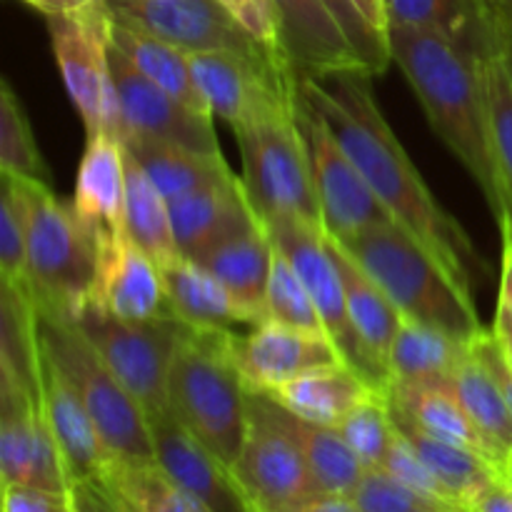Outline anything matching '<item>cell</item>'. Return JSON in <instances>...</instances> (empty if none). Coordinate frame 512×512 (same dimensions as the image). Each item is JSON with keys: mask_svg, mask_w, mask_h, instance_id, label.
<instances>
[{"mask_svg": "<svg viewBox=\"0 0 512 512\" xmlns=\"http://www.w3.org/2000/svg\"><path fill=\"white\" fill-rule=\"evenodd\" d=\"M493 330H495V328H493ZM495 333H498V338L503 340L505 348H508L510 353H512V330H495Z\"/></svg>", "mask_w": 512, "mask_h": 512, "instance_id": "6f0895ef", "label": "cell"}, {"mask_svg": "<svg viewBox=\"0 0 512 512\" xmlns=\"http://www.w3.org/2000/svg\"><path fill=\"white\" fill-rule=\"evenodd\" d=\"M80 512H83V510H80Z\"/></svg>", "mask_w": 512, "mask_h": 512, "instance_id": "be15d7a7", "label": "cell"}, {"mask_svg": "<svg viewBox=\"0 0 512 512\" xmlns=\"http://www.w3.org/2000/svg\"><path fill=\"white\" fill-rule=\"evenodd\" d=\"M280 512H360L355 508L353 498L350 495H338V493H313L308 498H303L300 503L290 505V508Z\"/></svg>", "mask_w": 512, "mask_h": 512, "instance_id": "f907efd6", "label": "cell"}, {"mask_svg": "<svg viewBox=\"0 0 512 512\" xmlns=\"http://www.w3.org/2000/svg\"><path fill=\"white\" fill-rule=\"evenodd\" d=\"M40 403L45 418L55 435L65 470L73 483V493L85 485L98 483L110 463V455L100 440L98 428L90 418L80 395L65 378L63 370L50 363L43 353V375H40Z\"/></svg>", "mask_w": 512, "mask_h": 512, "instance_id": "44dd1931", "label": "cell"}, {"mask_svg": "<svg viewBox=\"0 0 512 512\" xmlns=\"http://www.w3.org/2000/svg\"><path fill=\"white\" fill-rule=\"evenodd\" d=\"M340 245L373 275L403 318L435 325L468 343L485 330L473 295L460 290L438 260L400 225H378Z\"/></svg>", "mask_w": 512, "mask_h": 512, "instance_id": "277c9868", "label": "cell"}, {"mask_svg": "<svg viewBox=\"0 0 512 512\" xmlns=\"http://www.w3.org/2000/svg\"><path fill=\"white\" fill-rule=\"evenodd\" d=\"M155 463L213 512H250L235 475L175 418L173 410L148 418Z\"/></svg>", "mask_w": 512, "mask_h": 512, "instance_id": "e0dca14e", "label": "cell"}, {"mask_svg": "<svg viewBox=\"0 0 512 512\" xmlns=\"http://www.w3.org/2000/svg\"><path fill=\"white\" fill-rule=\"evenodd\" d=\"M238 333L185 330L170 365L168 398L175 418L235 473L250 423V390L233 355Z\"/></svg>", "mask_w": 512, "mask_h": 512, "instance_id": "3957f363", "label": "cell"}, {"mask_svg": "<svg viewBox=\"0 0 512 512\" xmlns=\"http://www.w3.org/2000/svg\"><path fill=\"white\" fill-rule=\"evenodd\" d=\"M468 512H512V485L505 480L493 483L468 505Z\"/></svg>", "mask_w": 512, "mask_h": 512, "instance_id": "f5cc1de1", "label": "cell"}, {"mask_svg": "<svg viewBox=\"0 0 512 512\" xmlns=\"http://www.w3.org/2000/svg\"><path fill=\"white\" fill-rule=\"evenodd\" d=\"M390 413H393V423L398 428V433L413 445L420 460L433 470L435 478L445 485V490L453 495V500L463 508V512H468V505L483 490H488L490 485L503 480L498 470H495V465L490 460H485L483 455L473 453L468 448H460V445L445 443V440L425 433L408 415L400 413L393 403H390Z\"/></svg>", "mask_w": 512, "mask_h": 512, "instance_id": "83f0119b", "label": "cell"}, {"mask_svg": "<svg viewBox=\"0 0 512 512\" xmlns=\"http://www.w3.org/2000/svg\"><path fill=\"white\" fill-rule=\"evenodd\" d=\"M385 5H388V0H385Z\"/></svg>", "mask_w": 512, "mask_h": 512, "instance_id": "94428289", "label": "cell"}, {"mask_svg": "<svg viewBox=\"0 0 512 512\" xmlns=\"http://www.w3.org/2000/svg\"><path fill=\"white\" fill-rule=\"evenodd\" d=\"M388 398L400 413L408 415L418 428L445 443L460 445L473 453L483 455L495 465L490 445L478 433L470 420L453 380H433V383H393ZM498 470V468H495Z\"/></svg>", "mask_w": 512, "mask_h": 512, "instance_id": "d4e9b609", "label": "cell"}, {"mask_svg": "<svg viewBox=\"0 0 512 512\" xmlns=\"http://www.w3.org/2000/svg\"><path fill=\"white\" fill-rule=\"evenodd\" d=\"M78 510H80V508H78Z\"/></svg>", "mask_w": 512, "mask_h": 512, "instance_id": "e7e4bbea", "label": "cell"}, {"mask_svg": "<svg viewBox=\"0 0 512 512\" xmlns=\"http://www.w3.org/2000/svg\"><path fill=\"white\" fill-rule=\"evenodd\" d=\"M28 8L38 10L40 15L50 18V15H68V13H80V10L90 8V5H98L103 0H20Z\"/></svg>", "mask_w": 512, "mask_h": 512, "instance_id": "db71d44e", "label": "cell"}, {"mask_svg": "<svg viewBox=\"0 0 512 512\" xmlns=\"http://www.w3.org/2000/svg\"><path fill=\"white\" fill-rule=\"evenodd\" d=\"M478 55L495 155L512 203V30L500 20L498 10H495L493 35Z\"/></svg>", "mask_w": 512, "mask_h": 512, "instance_id": "d590c367", "label": "cell"}, {"mask_svg": "<svg viewBox=\"0 0 512 512\" xmlns=\"http://www.w3.org/2000/svg\"><path fill=\"white\" fill-rule=\"evenodd\" d=\"M273 245L290 260L298 278L308 288L320 320L325 325V333L338 348L340 360L355 370L370 388L388 393L393 378L383 365L373 360L363 340L358 338L350 320L348 300H345L343 275L330 250L328 235L323 225L305 223L298 218H280L273 223H265Z\"/></svg>", "mask_w": 512, "mask_h": 512, "instance_id": "9c48e42d", "label": "cell"}, {"mask_svg": "<svg viewBox=\"0 0 512 512\" xmlns=\"http://www.w3.org/2000/svg\"><path fill=\"white\" fill-rule=\"evenodd\" d=\"M508 235H512V233H508Z\"/></svg>", "mask_w": 512, "mask_h": 512, "instance_id": "6125c7cd", "label": "cell"}, {"mask_svg": "<svg viewBox=\"0 0 512 512\" xmlns=\"http://www.w3.org/2000/svg\"><path fill=\"white\" fill-rule=\"evenodd\" d=\"M470 348L473 343L455 338L448 330L403 318L388 358L393 383L453 380L455 370L470 355Z\"/></svg>", "mask_w": 512, "mask_h": 512, "instance_id": "f1b7e54d", "label": "cell"}, {"mask_svg": "<svg viewBox=\"0 0 512 512\" xmlns=\"http://www.w3.org/2000/svg\"><path fill=\"white\" fill-rule=\"evenodd\" d=\"M473 350L478 353V358L488 365L493 378L498 380L500 390H503L505 400H508L512 410V363L508 358V350H505L503 340L498 338V333H495L493 328H485L483 333L473 340Z\"/></svg>", "mask_w": 512, "mask_h": 512, "instance_id": "c3c4849f", "label": "cell"}, {"mask_svg": "<svg viewBox=\"0 0 512 512\" xmlns=\"http://www.w3.org/2000/svg\"><path fill=\"white\" fill-rule=\"evenodd\" d=\"M190 68L213 118L225 120L233 130L298 113L300 75L285 60L208 50L190 53Z\"/></svg>", "mask_w": 512, "mask_h": 512, "instance_id": "30bf717a", "label": "cell"}, {"mask_svg": "<svg viewBox=\"0 0 512 512\" xmlns=\"http://www.w3.org/2000/svg\"><path fill=\"white\" fill-rule=\"evenodd\" d=\"M495 330H512V235H503V265H500V293L495 310Z\"/></svg>", "mask_w": 512, "mask_h": 512, "instance_id": "681fc988", "label": "cell"}, {"mask_svg": "<svg viewBox=\"0 0 512 512\" xmlns=\"http://www.w3.org/2000/svg\"><path fill=\"white\" fill-rule=\"evenodd\" d=\"M170 308L175 318L198 330L238 333L240 328H255L265 323V315L235 298L205 265L188 255H175L160 265Z\"/></svg>", "mask_w": 512, "mask_h": 512, "instance_id": "7402d4cb", "label": "cell"}, {"mask_svg": "<svg viewBox=\"0 0 512 512\" xmlns=\"http://www.w3.org/2000/svg\"><path fill=\"white\" fill-rule=\"evenodd\" d=\"M218 3L223 5L245 30H248L270 55L288 60L283 48V38H280V20L275 0H218Z\"/></svg>", "mask_w": 512, "mask_h": 512, "instance_id": "bcb514c9", "label": "cell"}, {"mask_svg": "<svg viewBox=\"0 0 512 512\" xmlns=\"http://www.w3.org/2000/svg\"><path fill=\"white\" fill-rule=\"evenodd\" d=\"M28 193V290L35 308L75 318L98 278L100 245L73 203L55 198L48 183L25 180Z\"/></svg>", "mask_w": 512, "mask_h": 512, "instance_id": "5b68a950", "label": "cell"}, {"mask_svg": "<svg viewBox=\"0 0 512 512\" xmlns=\"http://www.w3.org/2000/svg\"><path fill=\"white\" fill-rule=\"evenodd\" d=\"M350 498L360 512H460L443 500L428 498L400 483L383 468H365Z\"/></svg>", "mask_w": 512, "mask_h": 512, "instance_id": "7bdbcfd3", "label": "cell"}, {"mask_svg": "<svg viewBox=\"0 0 512 512\" xmlns=\"http://www.w3.org/2000/svg\"><path fill=\"white\" fill-rule=\"evenodd\" d=\"M333 18L338 20L343 33L348 35L350 45L358 50L363 63L368 65L370 75H383L388 65L393 63V53H390V40L388 35L378 33L368 20L363 18L353 0H323Z\"/></svg>", "mask_w": 512, "mask_h": 512, "instance_id": "ee69618b", "label": "cell"}, {"mask_svg": "<svg viewBox=\"0 0 512 512\" xmlns=\"http://www.w3.org/2000/svg\"><path fill=\"white\" fill-rule=\"evenodd\" d=\"M125 188H128V155L125 145L110 135L88 138L78 178L73 208L93 230L100 250L113 248L125 238Z\"/></svg>", "mask_w": 512, "mask_h": 512, "instance_id": "ffe728a7", "label": "cell"}, {"mask_svg": "<svg viewBox=\"0 0 512 512\" xmlns=\"http://www.w3.org/2000/svg\"><path fill=\"white\" fill-rule=\"evenodd\" d=\"M73 320L98 350L115 378L138 400L148 418L170 410L168 380L175 350L188 325L178 318L130 323L110 315L95 303H85Z\"/></svg>", "mask_w": 512, "mask_h": 512, "instance_id": "ba28073f", "label": "cell"}, {"mask_svg": "<svg viewBox=\"0 0 512 512\" xmlns=\"http://www.w3.org/2000/svg\"><path fill=\"white\" fill-rule=\"evenodd\" d=\"M110 70L123 105L125 130H128L125 140L155 138L198 153H223L213 128V115L190 108L168 90L155 85L115 48H110Z\"/></svg>", "mask_w": 512, "mask_h": 512, "instance_id": "9a60e30c", "label": "cell"}, {"mask_svg": "<svg viewBox=\"0 0 512 512\" xmlns=\"http://www.w3.org/2000/svg\"><path fill=\"white\" fill-rule=\"evenodd\" d=\"M275 8L285 55L300 78H328L338 73L370 75L368 65L350 45L348 35L323 0H275Z\"/></svg>", "mask_w": 512, "mask_h": 512, "instance_id": "d6986e66", "label": "cell"}, {"mask_svg": "<svg viewBox=\"0 0 512 512\" xmlns=\"http://www.w3.org/2000/svg\"><path fill=\"white\" fill-rule=\"evenodd\" d=\"M0 173L50 183V170L35 143L28 115L8 80H0Z\"/></svg>", "mask_w": 512, "mask_h": 512, "instance_id": "f35d334b", "label": "cell"}, {"mask_svg": "<svg viewBox=\"0 0 512 512\" xmlns=\"http://www.w3.org/2000/svg\"><path fill=\"white\" fill-rule=\"evenodd\" d=\"M43 353L63 370L65 378L88 408L110 460L150 463L155 460L153 435L145 410L105 365L98 350L85 340L78 325L60 315L38 310Z\"/></svg>", "mask_w": 512, "mask_h": 512, "instance_id": "8992f818", "label": "cell"}, {"mask_svg": "<svg viewBox=\"0 0 512 512\" xmlns=\"http://www.w3.org/2000/svg\"><path fill=\"white\" fill-rule=\"evenodd\" d=\"M495 10H498L500 20L512 30V0H493Z\"/></svg>", "mask_w": 512, "mask_h": 512, "instance_id": "9f6ffc18", "label": "cell"}, {"mask_svg": "<svg viewBox=\"0 0 512 512\" xmlns=\"http://www.w3.org/2000/svg\"><path fill=\"white\" fill-rule=\"evenodd\" d=\"M298 123L308 148L310 173H313L325 233L338 243H348L378 225L393 223L358 165L335 138L328 120L315 110L303 90H300Z\"/></svg>", "mask_w": 512, "mask_h": 512, "instance_id": "8fae6325", "label": "cell"}, {"mask_svg": "<svg viewBox=\"0 0 512 512\" xmlns=\"http://www.w3.org/2000/svg\"><path fill=\"white\" fill-rule=\"evenodd\" d=\"M75 503L83 512H135L123 500L100 488H78L75 490Z\"/></svg>", "mask_w": 512, "mask_h": 512, "instance_id": "816d5d0a", "label": "cell"}, {"mask_svg": "<svg viewBox=\"0 0 512 512\" xmlns=\"http://www.w3.org/2000/svg\"><path fill=\"white\" fill-rule=\"evenodd\" d=\"M505 483H510L512 485V465H510V468H508V473H505Z\"/></svg>", "mask_w": 512, "mask_h": 512, "instance_id": "680465c9", "label": "cell"}, {"mask_svg": "<svg viewBox=\"0 0 512 512\" xmlns=\"http://www.w3.org/2000/svg\"><path fill=\"white\" fill-rule=\"evenodd\" d=\"M233 475L250 512H280L315 493L303 450L268 395H250L248 435Z\"/></svg>", "mask_w": 512, "mask_h": 512, "instance_id": "7c38bea8", "label": "cell"}, {"mask_svg": "<svg viewBox=\"0 0 512 512\" xmlns=\"http://www.w3.org/2000/svg\"><path fill=\"white\" fill-rule=\"evenodd\" d=\"M300 90L328 120L335 138L358 165L393 223L413 235L460 290L473 295L478 273L488 278V260L478 253L468 230L435 200L433 190L405 153L375 100L370 75L300 78Z\"/></svg>", "mask_w": 512, "mask_h": 512, "instance_id": "6da1fadb", "label": "cell"}, {"mask_svg": "<svg viewBox=\"0 0 512 512\" xmlns=\"http://www.w3.org/2000/svg\"><path fill=\"white\" fill-rule=\"evenodd\" d=\"M55 65L65 90L78 110L88 138L103 128V100L113 88L110 70V25L113 18L103 3L80 13L45 18Z\"/></svg>", "mask_w": 512, "mask_h": 512, "instance_id": "4fadbf2b", "label": "cell"}, {"mask_svg": "<svg viewBox=\"0 0 512 512\" xmlns=\"http://www.w3.org/2000/svg\"><path fill=\"white\" fill-rule=\"evenodd\" d=\"M273 255V238L268 228L258 223L245 233L215 245L198 263L205 265L235 298L265 315V293H268Z\"/></svg>", "mask_w": 512, "mask_h": 512, "instance_id": "f546056e", "label": "cell"}, {"mask_svg": "<svg viewBox=\"0 0 512 512\" xmlns=\"http://www.w3.org/2000/svg\"><path fill=\"white\" fill-rule=\"evenodd\" d=\"M85 488L105 490L135 512H213L203 500L175 483L155 460L150 463L110 460L98 483Z\"/></svg>", "mask_w": 512, "mask_h": 512, "instance_id": "e575fe53", "label": "cell"}, {"mask_svg": "<svg viewBox=\"0 0 512 512\" xmlns=\"http://www.w3.org/2000/svg\"><path fill=\"white\" fill-rule=\"evenodd\" d=\"M373 390L350 365L333 363L308 370L263 395L295 418L335 428Z\"/></svg>", "mask_w": 512, "mask_h": 512, "instance_id": "cb8c5ba5", "label": "cell"}, {"mask_svg": "<svg viewBox=\"0 0 512 512\" xmlns=\"http://www.w3.org/2000/svg\"><path fill=\"white\" fill-rule=\"evenodd\" d=\"M3 512H80L75 495L33 485H3Z\"/></svg>", "mask_w": 512, "mask_h": 512, "instance_id": "7dc6e473", "label": "cell"}, {"mask_svg": "<svg viewBox=\"0 0 512 512\" xmlns=\"http://www.w3.org/2000/svg\"><path fill=\"white\" fill-rule=\"evenodd\" d=\"M390 25L435 30L480 53L495 30L493 0H388Z\"/></svg>", "mask_w": 512, "mask_h": 512, "instance_id": "d6a6232c", "label": "cell"}, {"mask_svg": "<svg viewBox=\"0 0 512 512\" xmlns=\"http://www.w3.org/2000/svg\"><path fill=\"white\" fill-rule=\"evenodd\" d=\"M110 43L145 78L153 80L155 85L168 90L170 95L183 100L190 108L200 110V113H210L208 100L203 98V93L195 85L188 50L178 48L168 40L155 38L150 33H143L138 28L118 23V20H113V25H110Z\"/></svg>", "mask_w": 512, "mask_h": 512, "instance_id": "4dcf8cb0", "label": "cell"}, {"mask_svg": "<svg viewBox=\"0 0 512 512\" xmlns=\"http://www.w3.org/2000/svg\"><path fill=\"white\" fill-rule=\"evenodd\" d=\"M265 315H268V320H275L280 325L310 330V333H325V325L320 320V313L315 308L313 298H310L308 288H305L290 260L278 248H275L268 293H265Z\"/></svg>", "mask_w": 512, "mask_h": 512, "instance_id": "b9f144b4", "label": "cell"}, {"mask_svg": "<svg viewBox=\"0 0 512 512\" xmlns=\"http://www.w3.org/2000/svg\"><path fill=\"white\" fill-rule=\"evenodd\" d=\"M0 278L28 288V193L10 173H0Z\"/></svg>", "mask_w": 512, "mask_h": 512, "instance_id": "ab89813d", "label": "cell"}, {"mask_svg": "<svg viewBox=\"0 0 512 512\" xmlns=\"http://www.w3.org/2000/svg\"><path fill=\"white\" fill-rule=\"evenodd\" d=\"M168 205L175 245L193 260L260 223L240 178L168 200Z\"/></svg>", "mask_w": 512, "mask_h": 512, "instance_id": "603a6c76", "label": "cell"}, {"mask_svg": "<svg viewBox=\"0 0 512 512\" xmlns=\"http://www.w3.org/2000/svg\"><path fill=\"white\" fill-rule=\"evenodd\" d=\"M388 40L393 63L418 95L435 135L475 180L500 235L512 233V203L495 155L480 55L413 25H390Z\"/></svg>", "mask_w": 512, "mask_h": 512, "instance_id": "7a4b0ae2", "label": "cell"}, {"mask_svg": "<svg viewBox=\"0 0 512 512\" xmlns=\"http://www.w3.org/2000/svg\"><path fill=\"white\" fill-rule=\"evenodd\" d=\"M328 235V233H325ZM330 250H333V258L338 263L340 275H343L345 285V300H348L350 320H353V328L358 333V338L363 340V345L368 348V353L373 355V360L378 365L388 368L390 348H393L395 333H398V325L403 320L400 310L395 308L393 300L385 295V290L375 283L373 275L338 243L328 235ZM393 378V375H390Z\"/></svg>", "mask_w": 512, "mask_h": 512, "instance_id": "4316f807", "label": "cell"}, {"mask_svg": "<svg viewBox=\"0 0 512 512\" xmlns=\"http://www.w3.org/2000/svg\"><path fill=\"white\" fill-rule=\"evenodd\" d=\"M88 303L130 323L175 318L160 265L128 235L113 248L100 250L98 278Z\"/></svg>", "mask_w": 512, "mask_h": 512, "instance_id": "ac0fdd59", "label": "cell"}, {"mask_svg": "<svg viewBox=\"0 0 512 512\" xmlns=\"http://www.w3.org/2000/svg\"><path fill=\"white\" fill-rule=\"evenodd\" d=\"M453 385L478 433L490 445L500 478H505L512 465V410L498 380L473 348L463 365L455 370Z\"/></svg>", "mask_w": 512, "mask_h": 512, "instance_id": "1f68e13d", "label": "cell"}, {"mask_svg": "<svg viewBox=\"0 0 512 512\" xmlns=\"http://www.w3.org/2000/svg\"><path fill=\"white\" fill-rule=\"evenodd\" d=\"M353 3L378 33L388 35V5H385V0H353Z\"/></svg>", "mask_w": 512, "mask_h": 512, "instance_id": "11a10c76", "label": "cell"}, {"mask_svg": "<svg viewBox=\"0 0 512 512\" xmlns=\"http://www.w3.org/2000/svg\"><path fill=\"white\" fill-rule=\"evenodd\" d=\"M233 355L250 393H268L320 365L343 363L325 333L290 328L275 320L235 335Z\"/></svg>", "mask_w": 512, "mask_h": 512, "instance_id": "2e32d148", "label": "cell"}, {"mask_svg": "<svg viewBox=\"0 0 512 512\" xmlns=\"http://www.w3.org/2000/svg\"><path fill=\"white\" fill-rule=\"evenodd\" d=\"M233 133L243 158L240 180L260 223L298 218L323 225L298 113L255 120Z\"/></svg>", "mask_w": 512, "mask_h": 512, "instance_id": "52a82bcc", "label": "cell"}, {"mask_svg": "<svg viewBox=\"0 0 512 512\" xmlns=\"http://www.w3.org/2000/svg\"><path fill=\"white\" fill-rule=\"evenodd\" d=\"M335 428L365 468H380L395 435L388 393H368Z\"/></svg>", "mask_w": 512, "mask_h": 512, "instance_id": "60d3db41", "label": "cell"}, {"mask_svg": "<svg viewBox=\"0 0 512 512\" xmlns=\"http://www.w3.org/2000/svg\"><path fill=\"white\" fill-rule=\"evenodd\" d=\"M128 188H125V233L158 265L180 255L173 235L168 198L150 180L143 165L128 153Z\"/></svg>", "mask_w": 512, "mask_h": 512, "instance_id": "74e56055", "label": "cell"}, {"mask_svg": "<svg viewBox=\"0 0 512 512\" xmlns=\"http://www.w3.org/2000/svg\"><path fill=\"white\" fill-rule=\"evenodd\" d=\"M505 345V343H503ZM505 350H508V348H505ZM508 358H510V363H512V353H510V350H508Z\"/></svg>", "mask_w": 512, "mask_h": 512, "instance_id": "91938a15", "label": "cell"}, {"mask_svg": "<svg viewBox=\"0 0 512 512\" xmlns=\"http://www.w3.org/2000/svg\"><path fill=\"white\" fill-rule=\"evenodd\" d=\"M380 468H383L385 473L393 475V478H398L400 483H405V485H410L413 490H418V493L428 495V498H435V500H443V503L453 505V508H458L460 512H463V508H460V505L453 500V495L445 490V485L435 478L433 470H430L428 465L420 460V455L415 453L413 445H410L408 440L398 433V428H395L393 443H390L388 455H385V460Z\"/></svg>", "mask_w": 512, "mask_h": 512, "instance_id": "f6af8a7d", "label": "cell"}, {"mask_svg": "<svg viewBox=\"0 0 512 512\" xmlns=\"http://www.w3.org/2000/svg\"><path fill=\"white\" fill-rule=\"evenodd\" d=\"M278 405V403H275ZM278 415L295 443L303 450V458L308 463L310 478H313L315 493H338L350 495L363 478L365 465L353 453L338 428L333 425L308 423V420L295 418L293 413L278 405Z\"/></svg>", "mask_w": 512, "mask_h": 512, "instance_id": "836d02e7", "label": "cell"}, {"mask_svg": "<svg viewBox=\"0 0 512 512\" xmlns=\"http://www.w3.org/2000/svg\"><path fill=\"white\" fill-rule=\"evenodd\" d=\"M103 5L118 23L168 40L188 53L230 50L275 58L218 0H103Z\"/></svg>", "mask_w": 512, "mask_h": 512, "instance_id": "5bb4252c", "label": "cell"}, {"mask_svg": "<svg viewBox=\"0 0 512 512\" xmlns=\"http://www.w3.org/2000/svg\"><path fill=\"white\" fill-rule=\"evenodd\" d=\"M40 393L0 370V480L28 485Z\"/></svg>", "mask_w": 512, "mask_h": 512, "instance_id": "8d00e7d4", "label": "cell"}, {"mask_svg": "<svg viewBox=\"0 0 512 512\" xmlns=\"http://www.w3.org/2000/svg\"><path fill=\"white\" fill-rule=\"evenodd\" d=\"M125 148L143 165L145 173L168 200L240 178L230 170L223 153H198V150L155 138H128Z\"/></svg>", "mask_w": 512, "mask_h": 512, "instance_id": "484cf974", "label": "cell"}]
</instances>
